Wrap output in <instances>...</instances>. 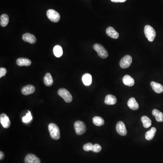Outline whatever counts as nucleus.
<instances>
[{"label":"nucleus","mask_w":163,"mask_h":163,"mask_svg":"<svg viewBox=\"0 0 163 163\" xmlns=\"http://www.w3.org/2000/svg\"><path fill=\"white\" fill-rule=\"evenodd\" d=\"M48 129L51 138L54 140H59L60 137V130L59 127L55 124L52 123L49 124L48 126Z\"/></svg>","instance_id":"1"},{"label":"nucleus","mask_w":163,"mask_h":163,"mask_svg":"<svg viewBox=\"0 0 163 163\" xmlns=\"http://www.w3.org/2000/svg\"><path fill=\"white\" fill-rule=\"evenodd\" d=\"M144 33L147 39L149 41L153 42L156 36V32L155 29L149 25L145 26Z\"/></svg>","instance_id":"2"},{"label":"nucleus","mask_w":163,"mask_h":163,"mask_svg":"<svg viewBox=\"0 0 163 163\" xmlns=\"http://www.w3.org/2000/svg\"><path fill=\"white\" fill-rule=\"evenodd\" d=\"M93 48L97 53L98 56L102 59H106L108 56V51L105 48L100 44H96L93 45Z\"/></svg>","instance_id":"3"},{"label":"nucleus","mask_w":163,"mask_h":163,"mask_svg":"<svg viewBox=\"0 0 163 163\" xmlns=\"http://www.w3.org/2000/svg\"><path fill=\"white\" fill-rule=\"evenodd\" d=\"M58 94L64 99L65 102L70 103L72 101V97L69 91L65 89H60L58 90Z\"/></svg>","instance_id":"4"},{"label":"nucleus","mask_w":163,"mask_h":163,"mask_svg":"<svg viewBox=\"0 0 163 163\" xmlns=\"http://www.w3.org/2000/svg\"><path fill=\"white\" fill-rule=\"evenodd\" d=\"M75 130L78 135H82L86 131V127L85 124L81 121H77L74 124Z\"/></svg>","instance_id":"5"},{"label":"nucleus","mask_w":163,"mask_h":163,"mask_svg":"<svg viewBox=\"0 0 163 163\" xmlns=\"http://www.w3.org/2000/svg\"><path fill=\"white\" fill-rule=\"evenodd\" d=\"M46 14L48 19L50 20L51 22H58L60 20V14L55 10L53 9L48 10Z\"/></svg>","instance_id":"6"},{"label":"nucleus","mask_w":163,"mask_h":163,"mask_svg":"<svg viewBox=\"0 0 163 163\" xmlns=\"http://www.w3.org/2000/svg\"><path fill=\"white\" fill-rule=\"evenodd\" d=\"M132 58L131 56L126 55L123 57L120 62V66L122 68H129L132 63Z\"/></svg>","instance_id":"7"},{"label":"nucleus","mask_w":163,"mask_h":163,"mask_svg":"<svg viewBox=\"0 0 163 163\" xmlns=\"http://www.w3.org/2000/svg\"><path fill=\"white\" fill-rule=\"evenodd\" d=\"M0 122L2 126L5 128H8L11 126V122L8 116L4 113L1 114Z\"/></svg>","instance_id":"8"},{"label":"nucleus","mask_w":163,"mask_h":163,"mask_svg":"<svg viewBox=\"0 0 163 163\" xmlns=\"http://www.w3.org/2000/svg\"><path fill=\"white\" fill-rule=\"evenodd\" d=\"M116 131L120 135L122 136L126 135L127 134V131L126 126L122 122H119L116 126Z\"/></svg>","instance_id":"9"},{"label":"nucleus","mask_w":163,"mask_h":163,"mask_svg":"<svg viewBox=\"0 0 163 163\" xmlns=\"http://www.w3.org/2000/svg\"><path fill=\"white\" fill-rule=\"evenodd\" d=\"M26 163H41L40 159L33 154H28L25 158Z\"/></svg>","instance_id":"10"},{"label":"nucleus","mask_w":163,"mask_h":163,"mask_svg":"<svg viewBox=\"0 0 163 163\" xmlns=\"http://www.w3.org/2000/svg\"><path fill=\"white\" fill-rule=\"evenodd\" d=\"M22 39L24 41L30 44H34L36 41V39L35 36L30 33H26L24 34L22 36Z\"/></svg>","instance_id":"11"},{"label":"nucleus","mask_w":163,"mask_h":163,"mask_svg":"<svg viewBox=\"0 0 163 163\" xmlns=\"http://www.w3.org/2000/svg\"><path fill=\"white\" fill-rule=\"evenodd\" d=\"M106 34L108 36L114 39L118 38L119 34L112 27H108L106 30Z\"/></svg>","instance_id":"12"},{"label":"nucleus","mask_w":163,"mask_h":163,"mask_svg":"<svg viewBox=\"0 0 163 163\" xmlns=\"http://www.w3.org/2000/svg\"><path fill=\"white\" fill-rule=\"evenodd\" d=\"M35 91V87L31 85H28L24 87L22 89V93L23 95H29L32 94Z\"/></svg>","instance_id":"13"},{"label":"nucleus","mask_w":163,"mask_h":163,"mask_svg":"<svg viewBox=\"0 0 163 163\" xmlns=\"http://www.w3.org/2000/svg\"><path fill=\"white\" fill-rule=\"evenodd\" d=\"M153 90L154 92L157 93H161L163 92V86L161 84L155 82H152L150 83Z\"/></svg>","instance_id":"14"},{"label":"nucleus","mask_w":163,"mask_h":163,"mask_svg":"<svg viewBox=\"0 0 163 163\" xmlns=\"http://www.w3.org/2000/svg\"><path fill=\"white\" fill-rule=\"evenodd\" d=\"M117 101L116 97L113 95L109 94L106 97L105 99V103L108 105H112L115 104Z\"/></svg>","instance_id":"15"},{"label":"nucleus","mask_w":163,"mask_h":163,"mask_svg":"<svg viewBox=\"0 0 163 163\" xmlns=\"http://www.w3.org/2000/svg\"><path fill=\"white\" fill-rule=\"evenodd\" d=\"M122 81L124 84L127 86L132 87L134 85V80L131 76L128 75H126L123 77Z\"/></svg>","instance_id":"16"},{"label":"nucleus","mask_w":163,"mask_h":163,"mask_svg":"<svg viewBox=\"0 0 163 163\" xmlns=\"http://www.w3.org/2000/svg\"><path fill=\"white\" fill-rule=\"evenodd\" d=\"M16 64L19 66H29L31 65V61L28 59L20 58L16 60Z\"/></svg>","instance_id":"17"},{"label":"nucleus","mask_w":163,"mask_h":163,"mask_svg":"<svg viewBox=\"0 0 163 163\" xmlns=\"http://www.w3.org/2000/svg\"><path fill=\"white\" fill-rule=\"evenodd\" d=\"M128 107L131 109V110H137L139 108V105L137 102V101L135 100V98L134 97H131L129 99L127 103Z\"/></svg>","instance_id":"18"},{"label":"nucleus","mask_w":163,"mask_h":163,"mask_svg":"<svg viewBox=\"0 0 163 163\" xmlns=\"http://www.w3.org/2000/svg\"><path fill=\"white\" fill-rule=\"evenodd\" d=\"M156 132V129L155 127H152L150 130L147 131L145 135V139L148 141H150L152 140L153 138L155 137Z\"/></svg>","instance_id":"19"},{"label":"nucleus","mask_w":163,"mask_h":163,"mask_svg":"<svg viewBox=\"0 0 163 163\" xmlns=\"http://www.w3.org/2000/svg\"><path fill=\"white\" fill-rule=\"evenodd\" d=\"M82 81L85 85H90L92 82L91 75L89 74H86L83 75L82 77Z\"/></svg>","instance_id":"20"},{"label":"nucleus","mask_w":163,"mask_h":163,"mask_svg":"<svg viewBox=\"0 0 163 163\" xmlns=\"http://www.w3.org/2000/svg\"><path fill=\"white\" fill-rule=\"evenodd\" d=\"M44 82L45 85L49 87L52 85L53 79L51 74L49 73H47L44 78Z\"/></svg>","instance_id":"21"},{"label":"nucleus","mask_w":163,"mask_h":163,"mask_svg":"<svg viewBox=\"0 0 163 163\" xmlns=\"http://www.w3.org/2000/svg\"><path fill=\"white\" fill-rule=\"evenodd\" d=\"M152 114L156 117L157 121L160 122H163V113L160 112L159 110L154 109L153 110Z\"/></svg>","instance_id":"22"},{"label":"nucleus","mask_w":163,"mask_h":163,"mask_svg":"<svg viewBox=\"0 0 163 163\" xmlns=\"http://www.w3.org/2000/svg\"><path fill=\"white\" fill-rule=\"evenodd\" d=\"M141 120L145 128H148L152 126V120L147 116H142L141 118Z\"/></svg>","instance_id":"23"},{"label":"nucleus","mask_w":163,"mask_h":163,"mask_svg":"<svg viewBox=\"0 0 163 163\" xmlns=\"http://www.w3.org/2000/svg\"><path fill=\"white\" fill-rule=\"evenodd\" d=\"M9 21L8 16L7 14H3L1 16L0 24L2 27H5L8 25Z\"/></svg>","instance_id":"24"},{"label":"nucleus","mask_w":163,"mask_h":163,"mask_svg":"<svg viewBox=\"0 0 163 163\" xmlns=\"http://www.w3.org/2000/svg\"><path fill=\"white\" fill-rule=\"evenodd\" d=\"M53 53L57 58H60L63 55V49L60 45H56L53 48Z\"/></svg>","instance_id":"25"},{"label":"nucleus","mask_w":163,"mask_h":163,"mask_svg":"<svg viewBox=\"0 0 163 163\" xmlns=\"http://www.w3.org/2000/svg\"><path fill=\"white\" fill-rule=\"evenodd\" d=\"M93 122L94 125L98 126H100L104 125V120L100 116H95L93 118Z\"/></svg>","instance_id":"26"},{"label":"nucleus","mask_w":163,"mask_h":163,"mask_svg":"<svg viewBox=\"0 0 163 163\" xmlns=\"http://www.w3.org/2000/svg\"><path fill=\"white\" fill-rule=\"evenodd\" d=\"M32 119V116H31V112L28 111V113H27L26 116L22 118L23 122L24 123H28L31 121Z\"/></svg>","instance_id":"27"},{"label":"nucleus","mask_w":163,"mask_h":163,"mask_svg":"<svg viewBox=\"0 0 163 163\" xmlns=\"http://www.w3.org/2000/svg\"><path fill=\"white\" fill-rule=\"evenodd\" d=\"M93 145L92 143H89L84 145L83 146V149L86 152H89L93 149Z\"/></svg>","instance_id":"28"},{"label":"nucleus","mask_w":163,"mask_h":163,"mask_svg":"<svg viewBox=\"0 0 163 163\" xmlns=\"http://www.w3.org/2000/svg\"><path fill=\"white\" fill-rule=\"evenodd\" d=\"M101 149V146L98 144H96L93 145L92 151L95 153H98L100 152Z\"/></svg>","instance_id":"29"},{"label":"nucleus","mask_w":163,"mask_h":163,"mask_svg":"<svg viewBox=\"0 0 163 163\" xmlns=\"http://www.w3.org/2000/svg\"><path fill=\"white\" fill-rule=\"evenodd\" d=\"M7 69L4 68H0V78L3 77L7 74Z\"/></svg>","instance_id":"30"},{"label":"nucleus","mask_w":163,"mask_h":163,"mask_svg":"<svg viewBox=\"0 0 163 163\" xmlns=\"http://www.w3.org/2000/svg\"><path fill=\"white\" fill-rule=\"evenodd\" d=\"M111 1L113 2H116V3H117V2H124L125 1H126V0H111Z\"/></svg>","instance_id":"31"},{"label":"nucleus","mask_w":163,"mask_h":163,"mask_svg":"<svg viewBox=\"0 0 163 163\" xmlns=\"http://www.w3.org/2000/svg\"><path fill=\"white\" fill-rule=\"evenodd\" d=\"M4 157V154L2 152H0V160H1Z\"/></svg>","instance_id":"32"}]
</instances>
